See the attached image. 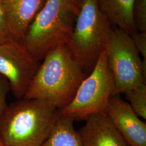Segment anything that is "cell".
Returning <instances> with one entry per match:
<instances>
[{
	"instance_id": "277c9868",
	"label": "cell",
	"mask_w": 146,
	"mask_h": 146,
	"mask_svg": "<svg viewBox=\"0 0 146 146\" xmlns=\"http://www.w3.org/2000/svg\"><path fill=\"white\" fill-rule=\"evenodd\" d=\"M113 29L97 0H81L73 33L67 46L87 75L106 49Z\"/></svg>"
},
{
	"instance_id": "30bf717a",
	"label": "cell",
	"mask_w": 146,
	"mask_h": 146,
	"mask_svg": "<svg viewBox=\"0 0 146 146\" xmlns=\"http://www.w3.org/2000/svg\"><path fill=\"white\" fill-rule=\"evenodd\" d=\"M47 0H4L5 12L12 38L23 43L32 22Z\"/></svg>"
},
{
	"instance_id": "9a60e30c",
	"label": "cell",
	"mask_w": 146,
	"mask_h": 146,
	"mask_svg": "<svg viewBox=\"0 0 146 146\" xmlns=\"http://www.w3.org/2000/svg\"><path fill=\"white\" fill-rule=\"evenodd\" d=\"M131 36L137 52L142 57L143 64L146 67V33L136 31Z\"/></svg>"
},
{
	"instance_id": "3957f363",
	"label": "cell",
	"mask_w": 146,
	"mask_h": 146,
	"mask_svg": "<svg viewBox=\"0 0 146 146\" xmlns=\"http://www.w3.org/2000/svg\"><path fill=\"white\" fill-rule=\"evenodd\" d=\"M81 0H47L29 27L23 43L40 62L59 46L67 45Z\"/></svg>"
},
{
	"instance_id": "7a4b0ae2",
	"label": "cell",
	"mask_w": 146,
	"mask_h": 146,
	"mask_svg": "<svg viewBox=\"0 0 146 146\" xmlns=\"http://www.w3.org/2000/svg\"><path fill=\"white\" fill-rule=\"evenodd\" d=\"M60 116L47 101L22 98L7 106L0 121V141L5 146H42Z\"/></svg>"
},
{
	"instance_id": "5b68a950",
	"label": "cell",
	"mask_w": 146,
	"mask_h": 146,
	"mask_svg": "<svg viewBox=\"0 0 146 146\" xmlns=\"http://www.w3.org/2000/svg\"><path fill=\"white\" fill-rule=\"evenodd\" d=\"M115 82L107 63V48L101 54L91 73L80 85L72 101L60 110V115L74 120L94 114L106 115Z\"/></svg>"
},
{
	"instance_id": "ba28073f",
	"label": "cell",
	"mask_w": 146,
	"mask_h": 146,
	"mask_svg": "<svg viewBox=\"0 0 146 146\" xmlns=\"http://www.w3.org/2000/svg\"><path fill=\"white\" fill-rule=\"evenodd\" d=\"M106 115L129 146H146V123L120 95H113Z\"/></svg>"
},
{
	"instance_id": "2e32d148",
	"label": "cell",
	"mask_w": 146,
	"mask_h": 146,
	"mask_svg": "<svg viewBox=\"0 0 146 146\" xmlns=\"http://www.w3.org/2000/svg\"><path fill=\"white\" fill-rule=\"evenodd\" d=\"M10 29L2 5L0 4V44L12 39Z\"/></svg>"
},
{
	"instance_id": "d6986e66",
	"label": "cell",
	"mask_w": 146,
	"mask_h": 146,
	"mask_svg": "<svg viewBox=\"0 0 146 146\" xmlns=\"http://www.w3.org/2000/svg\"><path fill=\"white\" fill-rule=\"evenodd\" d=\"M3 1H4V0H0V4H1V5L2 4V3L3 2Z\"/></svg>"
},
{
	"instance_id": "6da1fadb",
	"label": "cell",
	"mask_w": 146,
	"mask_h": 146,
	"mask_svg": "<svg viewBox=\"0 0 146 146\" xmlns=\"http://www.w3.org/2000/svg\"><path fill=\"white\" fill-rule=\"evenodd\" d=\"M42 61L23 98L43 100L61 110L72 101L88 75L67 45L56 47Z\"/></svg>"
},
{
	"instance_id": "7c38bea8",
	"label": "cell",
	"mask_w": 146,
	"mask_h": 146,
	"mask_svg": "<svg viewBox=\"0 0 146 146\" xmlns=\"http://www.w3.org/2000/svg\"><path fill=\"white\" fill-rule=\"evenodd\" d=\"M74 120L60 115L50 135L42 146H82Z\"/></svg>"
},
{
	"instance_id": "e0dca14e",
	"label": "cell",
	"mask_w": 146,
	"mask_h": 146,
	"mask_svg": "<svg viewBox=\"0 0 146 146\" xmlns=\"http://www.w3.org/2000/svg\"><path fill=\"white\" fill-rule=\"evenodd\" d=\"M9 91L10 87L8 82L0 74V121L8 106L6 102V99Z\"/></svg>"
},
{
	"instance_id": "5bb4252c",
	"label": "cell",
	"mask_w": 146,
	"mask_h": 146,
	"mask_svg": "<svg viewBox=\"0 0 146 146\" xmlns=\"http://www.w3.org/2000/svg\"><path fill=\"white\" fill-rule=\"evenodd\" d=\"M132 15L137 31L146 33V0H135Z\"/></svg>"
},
{
	"instance_id": "8992f818",
	"label": "cell",
	"mask_w": 146,
	"mask_h": 146,
	"mask_svg": "<svg viewBox=\"0 0 146 146\" xmlns=\"http://www.w3.org/2000/svg\"><path fill=\"white\" fill-rule=\"evenodd\" d=\"M107 50L108 66L115 82L114 95L125 94L146 82V67L129 34L113 29Z\"/></svg>"
},
{
	"instance_id": "8fae6325",
	"label": "cell",
	"mask_w": 146,
	"mask_h": 146,
	"mask_svg": "<svg viewBox=\"0 0 146 146\" xmlns=\"http://www.w3.org/2000/svg\"><path fill=\"white\" fill-rule=\"evenodd\" d=\"M134 1L97 0V2L100 10L111 25L131 35L137 31L132 15Z\"/></svg>"
},
{
	"instance_id": "4fadbf2b",
	"label": "cell",
	"mask_w": 146,
	"mask_h": 146,
	"mask_svg": "<svg viewBox=\"0 0 146 146\" xmlns=\"http://www.w3.org/2000/svg\"><path fill=\"white\" fill-rule=\"evenodd\" d=\"M129 104L139 117L146 119V82L125 93Z\"/></svg>"
},
{
	"instance_id": "ac0fdd59",
	"label": "cell",
	"mask_w": 146,
	"mask_h": 146,
	"mask_svg": "<svg viewBox=\"0 0 146 146\" xmlns=\"http://www.w3.org/2000/svg\"><path fill=\"white\" fill-rule=\"evenodd\" d=\"M0 146H5V145H4L1 141H0Z\"/></svg>"
},
{
	"instance_id": "52a82bcc",
	"label": "cell",
	"mask_w": 146,
	"mask_h": 146,
	"mask_svg": "<svg viewBox=\"0 0 146 146\" xmlns=\"http://www.w3.org/2000/svg\"><path fill=\"white\" fill-rule=\"evenodd\" d=\"M40 64L22 42L12 38L0 44V74L17 100L25 96Z\"/></svg>"
},
{
	"instance_id": "9c48e42d",
	"label": "cell",
	"mask_w": 146,
	"mask_h": 146,
	"mask_svg": "<svg viewBox=\"0 0 146 146\" xmlns=\"http://www.w3.org/2000/svg\"><path fill=\"white\" fill-rule=\"evenodd\" d=\"M78 131L82 146H129L107 115L87 117Z\"/></svg>"
}]
</instances>
